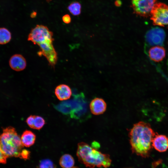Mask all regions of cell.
Returning a JSON list of instances; mask_svg holds the SVG:
<instances>
[{
    "label": "cell",
    "mask_w": 168,
    "mask_h": 168,
    "mask_svg": "<svg viewBox=\"0 0 168 168\" xmlns=\"http://www.w3.org/2000/svg\"><path fill=\"white\" fill-rule=\"evenodd\" d=\"M30 152L26 149H23L21 152L20 157L24 159H28L30 157Z\"/></svg>",
    "instance_id": "cell-20"
},
{
    "label": "cell",
    "mask_w": 168,
    "mask_h": 168,
    "mask_svg": "<svg viewBox=\"0 0 168 168\" xmlns=\"http://www.w3.org/2000/svg\"><path fill=\"white\" fill-rule=\"evenodd\" d=\"M155 135L149 124L141 121L134 124L128 133L132 152L143 157H148Z\"/></svg>",
    "instance_id": "cell-1"
},
{
    "label": "cell",
    "mask_w": 168,
    "mask_h": 168,
    "mask_svg": "<svg viewBox=\"0 0 168 168\" xmlns=\"http://www.w3.org/2000/svg\"><path fill=\"white\" fill-rule=\"evenodd\" d=\"M157 0H131L133 12L140 16L147 17Z\"/></svg>",
    "instance_id": "cell-6"
},
{
    "label": "cell",
    "mask_w": 168,
    "mask_h": 168,
    "mask_svg": "<svg viewBox=\"0 0 168 168\" xmlns=\"http://www.w3.org/2000/svg\"><path fill=\"white\" fill-rule=\"evenodd\" d=\"M26 122L29 126L32 128L39 130L45 124V121L41 116L30 115L26 119Z\"/></svg>",
    "instance_id": "cell-14"
},
{
    "label": "cell",
    "mask_w": 168,
    "mask_h": 168,
    "mask_svg": "<svg viewBox=\"0 0 168 168\" xmlns=\"http://www.w3.org/2000/svg\"><path fill=\"white\" fill-rule=\"evenodd\" d=\"M37 15V12L35 11L32 12L30 15V16L31 18H34Z\"/></svg>",
    "instance_id": "cell-23"
},
{
    "label": "cell",
    "mask_w": 168,
    "mask_h": 168,
    "mask_svg": "<svg viewBox=\"0 0 168 168\" xmlns=\"http://www.w3.org/2000/svg\"><path fill=\"white\" fill-rule=\"evenodd\" d=\"M53 37L42 40L37 44L40 47L39 55L44 56L46 58L49 64L54 67L58 60L57 53L53 45Z\"/></svg>",
    "instance_id": "cell-4"
},
{
    "label": "cell",
    "mask_w": 168,
    "mask_h": 168,
    "mask_svg": "<svg viewBox=\"0 0 168 168\" xmlns=\"http://www.w3.org/2000/svg\"><path fill=\"white\" fill-rule=\"evenodd\" d=\"M0 146L7 157H20L24 147L20 136L12 127L3 129L0 135Z\"/></svg>",
    "instance_id": "cell-3"
},
{
    "label": "cell",
    "mask_w": 168,
    "mask_h": 168,
    "mask_svg": "<svg viewBox=\"0 0 168 168\" xmlns=\"http://www.w3.org/2000/svg\"><path fill=\"white\" fill-rule=\"evenodd\" d=\"M53 33L47 26L41 25H37L31 30L27 40L34 44H36L41 40L53 37Z\"/></svg>",
    "instance_id": "cell-7"
},
{
    "label": "cell",
    "mask_w": 168,
    "mask_h": 168,
    "mask_svg": "<svg viewBox=\"0 0 168 168\" xmlns=\"http://www.w3.org/2000/svg\"><path fill=\"white\" fill-rule=\"evenodd\" d=\"M76 153L79 161L89 168H107L111 164L109 154L103 153L84 142L78 144Z\"/></svg>",
    "instance_id": "cell-2"
},
{
    "label": "cell",
    "mask_w": 168,
    "mask_h": 168,
    "mask_svg": "<svg viewBox=\"0 0 168 168\" xmlns=\"http://www.w3.org/2000/svg\"><path fill=\"white\" fill-rule=\"evenodd\" d=\"M26 59L20 54L13 55L9 61V64L11 68L16 71L24 70L26 67Z\"/></svg>",
    "instance_id": "cell-9"
},
{
    "label": "cell",
    "mask_w": 168,
    "mask_h": 168,
    "mask_svg": "<svg viewBox=\"0 0 168 168\" xmlns=\"http://www.w3.org/2000/svg\"><path fill=\"white\" fill-rule=\"evenodd\" d=\"M72 168H79L78 167H73Z\"/></svg>",
    "instance_id": "cell-26"
},
{
    "label": "cell",
    "mask_w": 168,
    "mask_h": 168,
    "mask_svg": "<svg viewBox=\"0 0 168 168\" xmlns=\"http://www.w3.org/2000/svg\"><path fill=\"white\" fill-rule=\"evenodd\" d=\"M68 9L73 15L77 16L81 13V5L77 2H73L68 6Z\"/></svg>",
    "instance_id": "cell-18"
},
{
    "label": "cell",
    "mask_w": 168,
    "mask_h": 168,
    "mask_svg": "<svg viewBox=\"0 0 168 168\" xmlns=\"http://www.w3.org/2000/svg\"><path fill=\"white\" fill-rule=\"evenodd\" d=\"M62 20L65 23L68 24L71 22V18L69 15L66 14L63 16Z\"/></svg>",
    "instance_id": "cell-21"
},
{
    "label": "cell",
    "mask_w": 168,
    "mask_h": 168,
    "mask_svg": "<svg viewBox=\"0 0 168 168\" xmlns=\"http://www.w3.org/2000/svg\"><path fill=\"white\" fill-rule=\"evenodd\" d=\"M152 145L158 152H165L168 148V138L164 135H155L152 140Z\"/></svg>",
    "instance_id": "cell-11"
},
{
    "label": "cell",
    "mask_w": 168,
    "mask_h": 168,
    "mask_svg": "<svg viewBox=\"0 0 168 168\" xmlns=\"http://www.w3.org/2000/svg\"><path fill=\"white\" fill-rule=\"evenodd\" d=\"M11 34L7 29L0 28V44H4L8 43L11 40Z\"/></svg>",
    "instance_id": "cell-17"
},
{
    "label": "cell",
    "mask_w": 168,
    "mask_h": 168,
    "mask_svg": "<svg viewBox=\"0 0 168 168\" xmlns=\"http://www.w3.org/2000/svg\"><path fill=\"white\" fill-rule=\"evenodd\" d=\"M166 37L164 30L159 27L152 28L146 33V41L150 45H161L163 44Z\"/></svg>",
    "instance_id": "cell-8"
},
{
    "label": "cell",
    "mask_w": 168,
    "mask_h": 168,
    "mask_svg": "<svg viewBox=\"0 0 168 168\" xmlns=\"http://www.w3.org/2000/svg\"><path fill=\"white\" fill-rule=\"evenodd\" d=\"M75 163L73 157L69 154H65L62 155L59 160V164L63 168H72Z\"/></svg>",
    "instance_id": "cell-16"
},
{
    "label": "cell",
    "mask_w": 168,
    "mask_h": 168,
    "mask_svg": "<svg viewBox=\"0 0 168 168\" xmlns=\"http://www.w3.org/2000/svg\"><path fill=\"white\" fill-rule=\"evenodd\" d=\"M47 2H50L51 0H46Z\"/></svg>",
    "instance_id": "cell-25"
},
{
    "label": "cell",
    "mask_w": 168,
    "mask_h": 168,
    "mask_svg": "<svg viewBox=\"0 0 168 168\" xmlns=\"http://www.w3.org/2000/svg\"><path fill=\"white\" fill-rule=\"evenodd\" d=\"M37 168H56V166L50 159H44L40 161Z\"/></svg>",
    "instance_id": "cell-19"
},
{
    "label": "cell",
    "mask_w": 168,
    "mask_h": 168,
    "mask_svg": "<svg viewBox=\"0 0 168 168\" xmlns=\"http://www.w3.org/2000/svg\"><path fill=\"white\" fill-rule=\"evenodd\" d=\"M121 2L120 1V0H117L115 2V5L118 7H119L121 5Z\"/></svg>",
    "instance_id": "cell-24"
},
{
    "label": "cell",
    "mask_w": 168,
    "mask_h": 168,
    "mask_svg": "<svg viewBox=\"0 0 168 168\" xmlns=\"http://www.w3.org/2000/svg\"><path fill=\"white\" fill-rule=\"evenodd\" d=\"M107 107L105 102L102 99L96 98L92 100L90 104V109L91 113L95 115L103 114Z\"/></svg>",
    "instance_id": "cell-10"
},
{
    "label": "cell",
    "mask_w": 168,
    "mask_h": 168,
    "mask_svg": "<svg viewBox=\"0 0 168 168\" xmlns=\"http://www.w3.org/2000/svg\"><path fill=\"white\" fill-rule=\"evenodd\" d=\"M36 138L35 135L32 132L26 130L23 132L21 138L23 146L29 147L35 143Z\"/></svg>",
    "instance_id": "cell-15"
},
{
    "label": "cell",
    "mask_w": 168,
    "mask_h": 168,
    "mask_svg": "<svg viewBox=\"0 0 168 168\" xmlns=\"http://www.w3.org/2000/svg\"><path fill=\"white\" fill-rule=\"evenodd\" d=\"M148 55L151 60L155 62H159L165 58V49L160 46H156L151 48L148 51Z\"/></svg>",
    "instance_id": "cell-12"
},
{
    "label": "cell",
    "mask_w": 168,
    "mask_h": 168,
    "mask_svg": "<svg viewBox=\"0 0 168 168\" xmlns=\"http://www.w3.org/2000/svg\"><path fill=\"white\" fill-rule=\"evenodd\" d=\"M6 157L0 146V163H3L5 162Z\"/></svg>",
    "instance_id": "cell-22"
},
{
    "label": "cell",
    "mask_w": 168,
    "mask_h": 168,
    "mask_svg": "<svg viewBox=\"0 0 168 168\" xmlns=\"http://www.w3.org/2000/svg\"><path fill=\"white\" fill-rule=\"evenodd\" d=\"M150 19L155 25L168 27V6L161 3H156L150 13Z\"/></svg>",
    "instance_id": "cell-5"
},
{
    "label": "cell",
    "mask_w": 168,
    "mask_h": 168,
    "mask_svg": "<svg viewBox=\"0 0 168 168\" xmlns=\"http://www.w3.org/2000/svg\"><path fill=\"white\" fill-rule=\"evenodd\" d=\"M72 91L68 85L62 84L58 86L55 90V94L57 98L60 100L69 99L72 95Z\"/></svg>",
    "instance_id": "cell-13"
}]
</instances>
